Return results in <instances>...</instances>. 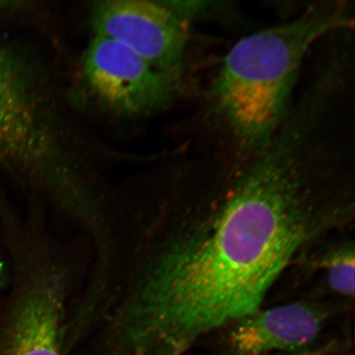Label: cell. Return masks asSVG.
Listing matches in <instances>:
<instances>
[{
	"instance_id": "1",
	"label": "cell",
	"mask_w": 355,
	"mask_h": 355,
	"mask_svg": "<svg viewBox=\"0 0 355 355\" xmlns=\"http://www.w3.org/2000/svg\"><path fill=\"white\" fill-rule=\"evenodd\" d=\"M287 123L234 166L115 188L106 319L135 355H182L264 307L279 279L354 228V182Z\"/></svg>"
},
{
	"instance_id": "2",
	"label": "cell",
	"mask_w": 355,
	"mask_h": 355,
	"mask_svg": "<svg viewBox=\"0 0 355 355\" xmlns=\"http://www.w3.org/2000/svg\"><path fill=\"white\" fill-rule=\"evenodd\" d=\"M348 26L341 7H310L286 24L248 35L230 51L216 78L215 98L244 153L263 150L285 123L311 47Z\"/></svg>"
},
{
	"instance_id": "3",
	"label": "cell",
	"mask_w": 355,
	"mask_h": 355,
	"mask_svg": "<svg viewBox=\"0 0 355 355\" xmlns=\"http://www.w3.org/2000/svg\"><path fill=\"white\" fill-rule=\"evenodd\" d=\"M12 266L0 311V355H64L71 307L85 282L91 248L41 216L6 234Z\"/></svg>"
},
{
	"instance_id": "4",
	"label": "cell",
	"mask_w": 355,
	"mask_h": 355,
	"mask_svg": "<svg viewBox=\"0 0 355 355\" xmlns=\"http://www.w3.org/2000/svg\"><path fill=\"white\" fill-rule=\"evenodd\" d=\"M38 73L30 58L0 40V170L44 205L63 201L81 166L48 123Z\"/></svg>"
},
{
	"instance_id": "5",
	"label": "cell",
	"mask_w": 355,
	"mask_h": 355,
	"mask_svg": "<svg viewBox=\"0 0 355 355\" xmlns=\"http://www.w3.org/2000/svg\"><path fill=\"white\" fill-rule=\"evenodd\" d=\"M196 15L192 2L110 0L93 8L92 21L94 35L121 43L178 81Z\"/></svg>"
},
{
	"instance_id": "6",
	"label": "cell",
	"mask_w": 355,
	"mask_h": 355,
	"mask_svg": "<svg viewBox=\"0 0 355 355\" xmlns=\"http://www.w3.org/2000/svg\"><path fill=\"white\" fill-rule=\"evenodd\" d=\"M83 74L97 101L124 116L163 109L173 98L178 82L121 43L99 35L89 44Z\"/></svg>"
},
{
	"instance_id": "7",
	"label": "cell",
	"mask_w": 355,
	"mask_h": 355,
	"mask_svg": "<svg viewBox=\"0 0 355 355\" xmlns=\"http://www.w3.org/2000/svg\"><path fill=\"white\" fill-rule=\"evenodd\" d=\"M347 302L309 296L261 308L223 328L228 355L304 353L321 338Z\"/></svg>"
},
{
	"instance_id": "8",
	"label": "cell",
	"mask_w": 355,
	"mask_h": 355,
	"mask_svg": "<svg viewBox=\"0 0 355 355\" xmlns=\"http://www.w3.org/2000/svg\"><path fill=\"white\" fill-rule=\"evenodd\" d=\"M304 263L320 270L326 290L335 299L353 302L354 298L355 250L354 238L332 239L311 254Z\"/></svg>"
},
{
	"instance_id": "9",
	"label": "cell",
	"mask_w": 355,
	"mask_h": 355,
	"mask_svg": "<svg viewBox=\"0 0 355 355\" xmlns=\"http://www.w3.org/2000/svg\"><path fill=\"white\" fill-rule=\"evenodd\" d=\"M6 268H4V264L3 263L1 257H0V288H1L3 286L4 283H6Z\"/></svg>"
}]
</instances>
